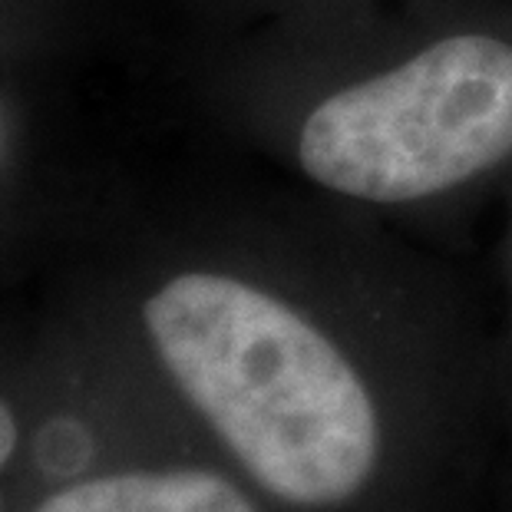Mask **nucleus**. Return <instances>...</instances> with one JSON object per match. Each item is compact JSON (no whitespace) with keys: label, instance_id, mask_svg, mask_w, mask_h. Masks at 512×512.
<instances>
[{"label":"nucleus","instance_id":"nucleus-3","mask_svg":"<svg viewBox=\"0 0 512 512\" xmlns=\"http://www.w3.org/2000/svg\"><path fill=\"white\" fill-rule=\"evenodd\" d=\"M34 512H258L235 479L209 466H129L57 486Z\"/></svg>","mask_w":512,"mask_h":512},{"label":"nucleus","instance_id":"nucleus-8","mask_svg":"<svg viewBox=\"0 0 512 512\" xmlns=\"http://www.w3.org/2000/svg\"><path fill=\"white\" fill-rule=\"evenodd\" d=\"M506 202H509V209H506V271H509V285H512V182L506 185Z\"/></svg>","mask_w":512,"mask_h":512},{"label":"nucleus","instance_id":"nucleus-2","mask_svg":"<svg viewBox=\"0 0 512 512\" xmlns=\"http://www.w3.org/2000/svg\"><path fill=\"white\" fill-rule=\"evenodd\" d=\"M271 209H232L146 258L139 344L225 453L291 506H341L374 479L387 407L357 347L278 275Z\"/></svg>","mask_w":512,"mask_h":512},{"label":"nucleus","instance_id":"nucleus-4","mask_svg":"<svg viewBox=\"0 0 512 512\" xmlns=\"http://www.w3.org/2000/svg\"><path fill=\"white\" fill-rule=\"evenodd\" d=\"M80 0H0V63L57 50L76 24Z\"/></svg>","mask_w":512,"mask_h":512},{"label":"nucleus","instance_id":"nucleus-7","mask_svg":"<svg viewBox=\"0 0 512 512\" xmlns=\"http://www.w3.org/2000/svg\"><path fill=\"white\" fill-rule=\"evenodd\" d=\"M27 427L30 423L20 384L10 377V370L0 367V512H4V476L24 450Z\"/></svg>","mask_w":512,"mask_h":512},{"label":"nucleus","instance_id":"nucleus-1","mask_svg":"<svg viewBox=\"0 0 512 512\" xmlns=\"http://www.w3.org/2000/svg\"><path fill=\"white\" fill-rule=\"evenodd\" d=\"M199 86L351 222L453 215L512 182V0H347L235 34Z\"/></svg>","mask_w":512,"mask_h":512},{"label":"nucleus","instance_id":"nucleus-5","mask_svg":"<svg viewBox=\"0 0 512 512\" xmlns=\"http://www.w3.org/2000/svg\"><path fill=\"white\" fill-rule=\"evenodd\" d=\"M17 63H0V238L10 232L14 215H27L20 205V159H24V116L14 86L7 90L4 76H14Z\"/></svg>","mask_w":512,"mask_h":512},{"label":"nucleus","instance_id":"nucleus-6","mask_svg":"<svg viewBox=\"0 0 512 512\" xmlns=\"http://www.w3.org/2000/svg\"><path fill=\"white\" fill-rule=\"evenodd\" d=\"M205 14L222 20L235 34H248V30L275 27V24H294V20L314 17L321 10H331L347 0H192Z\"/></svg>","mask_w":512,"mask_h":512}]
</instances>
